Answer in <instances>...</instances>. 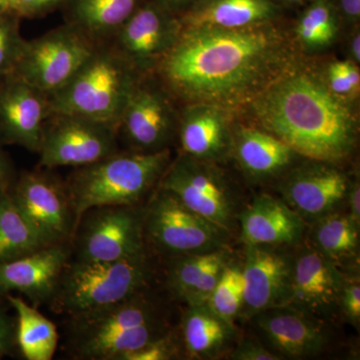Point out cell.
I'll list each match as a JSON object with an SVG mask.
<instances>
[{"label": "cell", "instance_id": "1", "mask_svg": "<svg viewBox=\"0 0 360 360\" xmlns=\"http://www.w3.org/2000/svg\"><path fill=\"white\" fill-rule=\"evenodd\" d=\"M292 51L269 22L241 28H182L156 66L170 96L191 103H250L292 71Z\"/></svg>", "mask_w": 360, "mask_h": 360}, {"label": "cell", "instance_id": "2", "mask_svg": "<svg viewBox=\"0 0 360 360\" xmlns=\"http://www.w3.org/2000/svg\"><path fill=\"white\" fill-rule=\"evenodd\" d=\"M250 103L262 127L298 155L333 162L354 148V116L340 96L312 75L291 71Z\"/></svg>", "mask_w": 360, "mask_h": 360}, {"label": "cell", "instance_id": "3", "mask_svg": "<svg viewBox=\"0 0 360 360\" xmlns=\"http://www.w3.org/2000/svg\"><path fill=\"white\" fill-rule=\"evenodd\" d=\"M146 290L103 309L70 317V345L75 359L120 360L167 335Z\"/></svg>", "mask_w": 360, "mask_h": 360}, {"label": "cell", "instance_id": "4", "mask_svg": "<svg viewBox=\"0 0 360 360\" xmlns=\"http://www.w3.org/2000/svg\"><path fill=\"white\" fill-rule=\"evenodd\" d=\"M172 162L169 148L155 153L116 151L87 167L75 168L65 182L78 220L106 205H141Z\"/></svg>", "mask_w": 360, "mask_h": 360}, {"label": "cell", "instance_id": "5", "mask_svg": "<svg viewBox=\"0 0 360 360\" xmlns=\"http://www.w3.org/2000/svg\"><path fill=\"white\" fill-rule=\"evenodd\" d=\"M141 77L110 41L99 42L75 77L49 96L51 115L80 116L118 129Z\"/></svg>", "mask_w": 360, "mask_h": 360}, {"label": "cell", "instance_id": "6", "mask_svg": "<svg viewBox=\"0 0 360 360\" xmlns=\"http://www.w3.org/2000/svg\"><path fill=\"white\" fill-rule=\"evenodd\" d=\"M151 276L146 250L116 262L70 259L51 302L58 311L75 316L146 290Z\"/></svg>", "mask_w": 360, "mask_h": 360}, {"label": "cell", "instance_id": "7", "mask_svg": "<svg viewBox=\"0 0 360 360\" xmlns=\"http://www.w3.org/2000/svg\"><path fill=\"white\" fill-rule=\"evenodd\" d=\"M96 45L65 22L37 39L26 40L13 77L51 96L75 77Z\"/></svg>", "mask_w": 360, "mask_h": 360}, {"label": "cell", "instance_id": "8", "mask_svg": "<svg viewBox=\"0 0 360 360\" xmlns=\"http://www.w3.org/2000/svg\"><path fill=\"white\" fill-rule=\"evenodd\" d=\"M75 259L116 262L146 250L144 207L106 205L91 208L78 220L71 239Z\"/></svg>", "mask_w": 360, "mask_h": 360}, {"label": "cell", "instance_id": "9", "mask_svg": "<svg viewBox=\"0 0 360 360\" xmlns=\"http://www.w3.org/2000/svg\"><path fill=\"white\" fill-rule=\"evenodd\" d=\"M225 232L163 189L144 207L146 243L170 257L224 248Z\"/></svg>", "mask_w": 360, "mask_h": 360}, {"label": "cell", "instance_id": "10", "mask_svg": "<svg viewBox=\"0 0 360 360\" xmlns=\"http://www.w3.org/2000/svg\"><path fill=\"white\" fill-rule=\"evenodd\" d=\"M116 127L80 116L51 115L45 124L39 155L41 168H79L118 149Z\"/></svg>", "mask_w": 360, "mask_h": 360}, {"label": "cell", "instance_id": "11", "mask_svg": "<svg viewBox=\"0 0 360 360\" xmlns=\"http://www.w3.org/2000/svg\"><path fill=\"white\" fill-rule=\"evenodd\" d=\"M9 194L45 245H70L77 221L65 184L42 170L25 172Z\"/></svg>", "mask_w": 360, "mask_h": 360}, {"label": "cell", "instance_id": "12", "mask_svg": "<svg viewBox=\"0 0 360 360\" xmlns=\"http://www.w3.org/2000/svg\"><path fill=\"white\" fill-rule=\"evenodd\" d=\"M187 208L227 231L233 217V198L224 177L206 160L180 155L158 182Z\"/></svg>", "mask_w": 360, "mask_h": 360}, {"label": "cell", "instance_id": "13", "mask_svg": "<svg viewBox=\"0 0 360 360\" xmlns=\"http://www.w3.org/2000/svg\"><path fill=\"white\" fill-rule=\"evenodd\" d=\"M172 97L161 82L156 84V78L148 75L139 78L117 129L118 139H123L129 150L155 153L168 149L176 129Z\"/></svg>", "mask_w": 360, "mask_h": 360}, {"label": "cell", "instance_id": "14", "mask_svg": "<svg viewBox=\"0 0 360 360\" xmlns=\"http://www.w3.org/2000/svg\"><path fill=\"white\" fill-rule=\"evenodd\" d=\"M181 30L179 16L155 0H146L110 42L139 75H146L155 70Z\"/></svg>", "mask_w": 360, "mask_h": 360}, {"label": "cell", "instance_id": "15", "mask_svg": "<svg viewBox=\"0 0 360 360\" xmlns=\"http://www.w3.org/2000/svg\"><path fill=\"white\" fill-rule=\"evenodd\" d=\"M51 116L49 96L18 78L0 82V144L39 153Z\"/></svg>", "mask_w": 360, "mask_h": 360}, {"label": "cell", "instance_id": "16", "mask_svg": "<svg viewBox=\"0 0 360 360\" xmlns=\"http://www.w3.org/2000/svg\"><path fill=\"white\" fill-rule=\"evenodd\" d=\"M292 259L274 246L246 245L243 267L245 300L241 314L253 317L264 310L286 307Z\"/></svg>", "mask_w": 360, "mask_h": 360}, {"label": "cell", "instance_id": "17", "mask_svg": "<svg viewBox=\"0 0 360 360\" xmlns=\"http://www.w3.org/2000/svg\"><path fill=\"white\" fill-rule=\"evenodd\" d=\"M68 245H46L0 264V295L20 292L33 304L51 302L70 259Z\"/></svg>", "mask_w": 360, "mask_h": 360}, {"label": "cell", "instance_id": "18", "mask_svg": "<svg viewBox=\"0 0 360 360\" xmlns=\"http://www.w3.org/2000/svg\"><path fill=\"white\" fill-rule=\"evenodd\" d=\"M345 283L335 262L316 248H307L292 259L286 307L309 315L326 314L340 302Z\"/></svg>", "mask_w": 360, "mask_h": 360}, {"label": "cell", "instance_id": "19", "mask_svg": "<svg viewBox=\"0 0 360 360\" xmlns=\"http://www.w3.org/2000/svg\"><path fill=\"white\" fill-rule=\"evenodd\" d=\"M283 198L300 217L321 219L347 196V176L335 168L319 165L296 169L284 181Z\"/></svg>", "mask_w": 360, "mask_h": 360}, {"label": "cell", "instance_id": "20", "mask_svg": "<svg viewBox=\"0 0 360 360\" xmlns=\"http://www.w3.org/2000/svg\"><path fill=\"white\" fill-rule=\"evenodd\" d=\"M257 326L278 355L319 354L326 345L323 329L310 315L291 307H277L255 315Z\"/></svg>", "mask_w": 360, "mask_h": 360}, {"label": "cell", "instance_id": "21", "mask_svg": "<svg viewBox=\"0 0 360 360\" xmlns=\"http://www.w3.org/2000/svg\"><path fill=\"white\" fill-rule=\"evenodd\" d=\"M246 245H292L302 238L305 224L290 205L270 195L253 200L239 217Z\"/></svg>", "mask_w": 360, "mask_h": 360}, {"label": "cell", "instance_id": "22", "mask_svg": "<svg viewBox=\"0 0 360 360\" xmlns=\"http://www.w3.org/2000/svg\"><path fill=\"white\" fill-rule=\"evenodd\" d=\"M229 264L224 248L175 255L167 267V286L186 305H205Z\"/></svg>", "mask_w": 360, "mask_h": 360}, {"label": "cell", "instance_id": "23", "mask_svg": "<svg viewBox=\"0 0 360 360\" xmlns=\"http://www.w3.org/2000/svg\"><path fill=\"white\" fill-rule=\"evenodd\" d=\"M179 132L182 153L198 160H217L231 146L224 112L212 104H188L180 118Z\"/></svg>", "mask_w": 360, "mask_h": 360}, {"label": "cell", "instance_id": "24", "mask_svg": "<svg viewBox=\"0 0 360 360\" xmlns=\"http://www.w3.org/2000/svg\"><path fill=\"white\" fill-rule=\"evenodd\" d=\"M146 0H65V22L92 41L108 42Z\"/></svg>", "mask_w": 360, "mask_h": 360}, {"label": "cell", "instance_id": "25", "mask_svg": "<svg viewBox=\"0 0 360 360\" xmlns=\"http://www.w3.org/2000/svg\"><path fill=\"white\" fill-rule=\"evenodd\" d=\"M277 11L271 0H200L179 20L182 28H241L269 22Z\"/></svg>", "mask_w": 360, "mask_h": 360}, {"label": "cell", "instance_id": "26", "mask_svg": "<svg viewBox=\"0 0 360 360\" xmlns=\"http://www.w3.org/2000/svg\"><path fill=\"white\" fill-rule=\"evenodd\" d=\"M236 148L241 167L257 177L281 172L290 165L295 153L274 135L248 127L239 130Z\"/></svg>", "mask_w": 360, "mask_h": 360}, {"label": "cell", "instance_id": "27", "mask_svg": "<svg viewBox=\"0 0 360 360\" xmlns=\"http://www.w3.org/2000/svg\"><path fill=\"white\" fill-rule=\"evenodd\" d=\"M16 314V345L27 360H51L58 345L56 324L18 296L6 295Z\"/></svg>", "mask_w": 360, "mask_h": 360}, {"label": "cell", "instance_id": "28", "mask_svg": "<svg viewBox=\"0 0 360 360\" xmlns=\"http://www.w3.org/2000/svg\"><path fill=\"white\" fill-rule=\"evenodd\" d=\"M232 328L207 305H187L182 319L187 354L196 359L214 356L229 341Z\"/></svg>", "mask_w": 360, "mask_h": 360}, {"label": "cell", "instance_id": "29", "mask_svg": "<svg viewBox=\"0 0 360 360\" xmlns=\"http://www.w3.org/2000/svg\"><path fill=\"white\" fill-rule=\"evenodd\" d=\"M46 246L23 219L11 194L0 195V264Z\"/></svg>", "mask_w": 360, "mask_h": 360}, {"label": "cell", "instance_id": "30", "mask_svg": "<svg viewBox=\"0 0 360 360\" xmlns=\"http://www.w3.org/2000/svg\"><path fill=\"white\" fill-rule=\"evenodd\" d=\"M359 225L349 215H324L314 231L316 250L336 264V262L355 255L359 243Z\"/></svg>", "mask_w": 360, "mask_h": 360}, {"label": "cell", "instance_id": "31", "mask_svg": "<svg viewBox=\"0 0 360 360\" xmlns=\"http://www.w3.org/2000/svg\"><path fill=\"white\" fill-rule=\"evenodd\" d=\"M331 0H314L296 26V34L307 47H323L335 39L338 25Z\"/></svg>", "mask_w": 360, "mask_h": 360}, {"label": "cell", "instance_id": "32", "mask_svg": "<svg viewBox=\"0 0 360 360\" xmlns=\"http://www.w3.org/2000/svg\"><path fill=\"white\" fill-rule=\"evenodd\" d=\"M245 300V281L243 269L227 264L214 290L206 303L208 307L227 323L233 326L236 317L240 314Z\"/></svg>", "mask_w": 360, "mask_h": 360}, {"label": "cell", "instance_id": "33", "mask_svg": "<svg viewBox=\"0 0 360 360\" xmlns=\"http://www.w3.org/2000/svg\"><path fill=\"white\" fill-rule=\"evenodd\" d=\"M20 20L14 14L0 13V82L13 77L25 49Z\"/></svg>", "mask_w": 360, "mask_h": 360}, {"label": "cell", "instance_id": "34", "mask_svg": "<svg viewBox=\"0 0 360 360\" xmlns=\"http://www.w3.org/2000/svg\"><path fill=\"white\" fill-rule=\"evenodd\" d=\"M328 87L336 96H352L359 91V68L349 60L336 61L328 68Z\"/></svg>", "mask_w": 360, "mask_h": 360}, {"label": "cell", "instance_id": "35", "mask_svg": "<svg viewBox=\"0 0 360 360\" xmlns=\"http://www.w3.org/2000/svg\"><path fill=\"white\" fill-rule=\"evenodd\" d=\"M176 355V343L167 333L139 349L123 355L120 360H167L174 359Z\"/></svg>", "mask_w": 360, "mask_h": 360}, {"label": "cell", "instance_id": "36", "mask_svg": "<svg viewBox=\"0 0 360 360\" xmlns=\"http://www.w3.org/2000/svg\"><path fill=\"white\" fill-rule=\"evenodd\" d=\"M63 2L65 0H16L14 15L20 20H37L61 9Z\"/></svg>", "mask_w": 360, "mask_h": 360}, {"label": "cell", "instance_id": "37", "mask_svg": "<svg viewBox=\"0 0 360 360\" xmlns=\"http://www.w3.org/2000/svg\"><path fill=\"white\" fill-rule=\"evenodd\" d=\"M340 304L347 319L354 323H359L360 319V285L359 281L345 283L340 295Z\"/></svg>", "mask_w": 360, "mask_h": 360}, {"label": "cell", "instance_id": "38", "mask_svg": "<svg viewBox=\"0 0 360 360\" xmlns=\"http://www.w3.org/2000/svg\"><path fill=\"white\" fill-rule=\"evenodd\" d=\"M231 359L236 360H279L283 357L270 352L259 343L252 340H243L231 352Z\"/></svg>", "mask_w": 360, "mask_h": 360}, {"label": "cell", "instance_id": "39", "mask_svg": "<svg viewBox=\"0 0 360 360\" xmlns=\"http://www.w3.org/2000/svg\"><path fill=\"white\" fill-rule=\"evenodd\" d=\"M16 343V324L0 305V359L11 354Z\"/></svg>", "mask_w": 360, "mask_h": 360}, {"label": "cell", "instance_id": "40", "mask_svg": "<svg viewBox=\"0 0 360 360\" xmlns=\"http://www.w3.org/2000/svg\"><path fill=\"white\" fill-rule=\"evenodd\" d=\"M13 182V165L0 144V195L8 193Z\"/></svg>", "mask_w": 360, "mask_h": 360}, {"label": "cell", "instance_id": "41", "mask_svg": "<svg viewBox=\"0 0 360 360\" xmlns=\"http://www.w3.org/2000/svg\"><path fill=\"white\" fill-rule=\"evenodd\" d=\"M336 11L348 22H356L360 18V0H331Z\"/></svg>", "mask_w": 360, "mask_h": 360}, {"label": "cell", "instance_id": "42", "mask_svg": "<svg viewBox=\"0 0 360 360\" xmlns=\"http://www.w3.org/2000/svg\"><path fill=\"white\" fill-rule=\"evenodd\" d=\"M155 1L180 18L187 11H191L200 0H155Z\"/></svg>", "mask_w": 360, "mask_h": 360}, {"label": "cell", "instance_id": "43", "mask_svg": "<svg viewBox=\"0 0 360 360\" xmlns=\"http://www.w3.org/2000/svg\"><path fill=\"white\" fill-rule=\"evenodd\" d=\"M348 205H349V217L355 224H360V186L359 181H355L347 191Z\"/></svg>", "mask_w": 360, "mask_h": 360}, {"label": "cell", "instance_id": "44", "mask_svg": "<svg viewBox=\"0 0 360 360\" xmlns=\"http://www.w3.org/2000/svg\"><path fill=\"white\" fill-rule=\"evenodd\" d=\"M350 51H352V56L354 58L355 63L360 61V33L355 32L354 37L352 39V44H350Z\"/></svg>", "mask_w": 360, "mask_h": 360}, {"label": "cell", "instance_id": "45", "mask_svg": "<svg viewBox=\"0 0 360 360\" xmlns=\"http://www.w3.org/2000/svg\"><path fill=\"white\" fill-rule=\"evenodd\" d=\"M16 0H0V13L14 14Z\"/></svg>", "mask_w": 360, "mask_h": 360}, {"label": "cell", "instance_id": "46", "mask_svg": "<svg viewBox=\"0 0 360 360\" xmlns=\"http://www.w3.org/2000/svg\"><path fill=\"white\" fill-rule=\"evenodd\" d=\"M285 2H290V4H298V2L302 1V0H284Z\"/></svg>", "mask_w": 360, "mask_h": 360}]
</instances>
